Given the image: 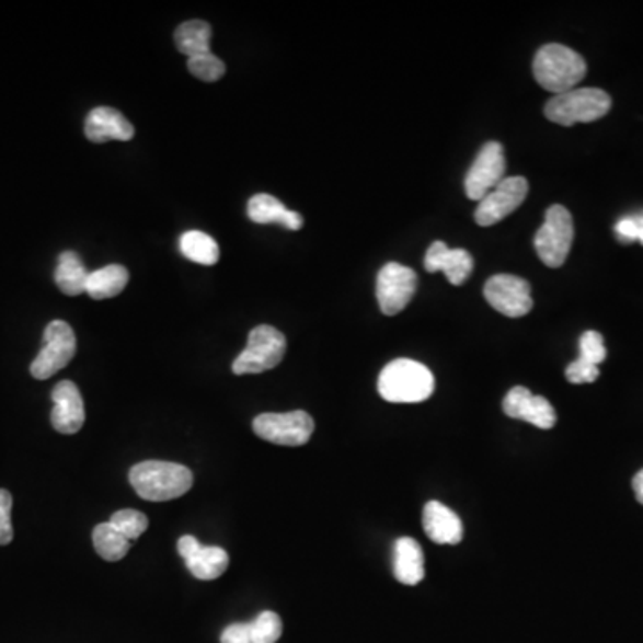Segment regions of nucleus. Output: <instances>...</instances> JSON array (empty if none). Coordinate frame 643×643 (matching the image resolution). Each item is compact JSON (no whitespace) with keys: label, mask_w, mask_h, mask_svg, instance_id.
Instances as JSON below:
<instances>
[{"label":"nucleus","mask_w":643,"mask_h":643,"mask_svg":"<svg viewBox=\"0 0 643 643\" xmlns=\"http://www.w3.org/2000/svg\"><path fill=\"white\" fill-rule=\"evenodd\" d=\"M379 395L393 404L424 402L435 392V376L413 359H395L379 374Z\"/></svg>","instance_id":"nucleus-2"},{"label":"nucleus","mask_w":643,"mask_h":643,"mask_svg":"<svg viewBox=\"0 0 643 643\" xmlns=\"http://www.w3.org/2000/svg\"><path fill=\"white\" fill-rule=\"evenodd\" d=\"M574 242V222L569 209L554 204L547 209L546 222L535 234V249L543 265L560 268L569 257Z\"/></svg>","instance_id":"nucleus-6"},{"label":"nucleus","mask_w":643,"mask_h":643,"mask_svg":"<svg viewBox=\"0 0 643 643\" xmlns=\"http://www.w3.org/2000/svg\"><path fill=\"white\" fill-rule=\"evenodd\" d=\"M129 481L136 494L152 503H165L183 497L194 486L188 467L170 461H143L133 467Z\"/></svg>","instance_id":"nucleus-1"},{"label":"nucleus","mask_w":643,"mask_h":643,"mask_svg":"<svg viewBox=\"0 0 643 643\" xmlns=\"http://www.w3.org/2000/svg\"><path fill=\"white\" fill-rule=\"evenodd\" d=\"M211 36H214V30H211L208 22L188 20V22H184L175 30V47L188 59L203 56V54L211 53V49H209Z\"/></svg>","instance_id":"nucleus-23"},{"label":"nucleus","mask_w":643,"mask_h":643,"mask_svg":"<svg viewBox=\"0 0 643 643\" xmlns=\"http://www.w3.org/2000/svg\"><path fill=\"white\" fill-rule=\"evenodd\" d=\"M611 99L599 88H576L571 92L554 95L546 104V116L560 126L590 124L608 115Z\"/></svg>","instance_id":"nucleus-4"},{"label":"nucleus","mask_w":643,"mask_h":643,"mask_svg":"<svg viewBox=\"0 0 643 643\" xmlns=\"http://www.w3.org/2000/svg\"><path fill=\"white\" fill-rule=\"evenodd\" d=\"M532 73L540 87L561 95L576 90L577 84L585 79L586 61L565 45H546L535 56Z\"/></svg>","instance_id":"nucleus-3"},{"label":"nucleus","mask_w":643,"mask_h":643,"mask_svg":"<svg viewBox=\"0 0 643 643\" xmlns=\"http://www.w3.org/2000/svg\"><path fill=\"white\" fill-rule=\"evenodd\" d=\"M422 524L427 537L440 546H456L463 538V524L452 509L438 501H430L424 508Z\"/></svg>","instance_id":"nucleus-18"},{"label":"nucleus","mask_w":643,"mask_h":643,"mask_svg":"<svg viewBox=\"0 0 643 643\" xmlns=\"http://www.w3.org/2000/svg\"><path fill=\"white\" fill-rule=\"evenodd\" d=\"M181 252L190 262L197 265L211 266L220 257V249L214 237L203 231L184 232L180 240Z\"/></svg>","instance_id":"nucleus-24"},{"label":"nucleus","mask_w":643,"mask_h":643,"mask_svg":"<svg viewBox=\"0 0 643 643\" xmlns=\"http://www.w3.org/2000/svg\"><path fill=\"white\" fill-rule=\"evenodd\" d=\"M393 576L402 585H418L426 576L424 552L413 538H399L393 546Z\"/></svg>","instance_id":"nucleus-19"},{"label":"nucleus","mask_w":643,"mask_h":643,"mask_svg":"<svg viewBox=\"0 0 643 643\" xmlns=\"http://www.w3.org/2000/svg\"><path fill=\"white\" fill-rule=\"evenodd\" d=\"M633 490L639 503L643 504V469L633 478Z\"/></svg>","instance_id":"nucleus-34"},{"label":"nucleus","mask_w":643,"mask_h":643,"mask_svg":"<svg viewBox=\"0 0 643 643\" xmlns=\"http://www.w3.org/2000/svg\"><path fill=\"white\" fill-rule=\"evenodd\" d=\"M504 174H506V158H504L503 146L498 141H489L483 149L479 150L478 158L464 177L467 197L472 200H483L497 184H501Z\"/></svg>","instance_id":"nucleus-12"},{"label":"nucleus","mask_w":643,"mask_h":643,"mask_svg":"<svg viewBox=\"0 0 643 643\" xmlns=\"http://www.w3.org/2000/svg\"><path fill=\"white\" fill-rule=\"evenodd\" d=\"M88 276H90V272L87 271L79 254L73 251H65L64 254H59L54 280L65 296L76 297L87 294Z\"/></svg>","instance_id":"nucleus-21"},{"label":"nucleus","mask_w":643,"mask_h":643,"mask_svg":"<svg viewBox=\"0 0 643 643\" xmlns=\"http://www.w3.org/2000/svg\"><path fill=\"white\" fill-rule=\"evenodd\" d=\"M248 217L256 223H280L291 231H299L305 226L299 214L290 211L279 198L268 194H257L249 200Z\"/></svg>","instance_id":"nucleus-20"},{"label":"nucleus","mask_w":643,"mask_h":643,"mask_svg":"<svg viewBox=\"0 0 643 643\" xmlns=\"http://www.w3.org/2000/svg\"><path fill=\"white\" fill-rule=\"evenodd\" d=\"M252 643H276L283 634V620L274 611H263L249 622Z\"/></svg>","instance_id":"nucleus-26"},{"label":"nucleus","mask_w":643,"mask_h":643,"mask_svg":"<svg viewBox=\"0 0 643 643\" xmlns=\"http://www.w3.org/2000/svg\"><path fill=\"white\" fill-rule=\"evenodd\" d=\"M44 342V347L31 364V376L39 381L53 378L54 374L64 370L72 361L78 348L76 333L64 320H53L45 328Z\"/></svg>","instance_id":"nucleus-8"},{"label":"nucleus","mask_w":643,"mask_h":643,"mask_svg":"<svg viewBox=\"0 0 643 643\" xmlns=\"http://www.w3.org/2000/svg\"><path fill=\"white\" fill-rule=\"evenodd\" d=\"M579 358L599 367L606 359L605 338L597 331H586L579 340Z\"/></svg>","instance_id":"nucleus-29"},{"label":"nucleus","mask_w":643,"mask_h":643,"mask_svg":"<svg viewBox=\"0 0 643 643\" xmlns=\"http://www.w3.org/2000/svg\"><path fill=\"white\" fill-rule=\"evenodd\" d=\"M129 283L126 266L107 265L99 271L90 272L87 280V294L95 300L113 299L120 296Z\"/></svg>","instance_id":"nucleus-22"},{"label":"nucleus","mask_w":643,"mask_h":643,"mask_svg":"<svg viewBox=\"0 0 643 643\" xmlns=\"http://www.w3.org/2000/svg\"><path fill=\"white\" fill-rule=\"evenodd\" d=\"M416 274L401 263H387L378 274L376 296L382 313H401L415 296Z\"/></svg>","instance_id":"nucleus-11"},{"label":"nucleus","mask_w":643,"mask_h":643,"mask_svg":"<svg viewBox=\"0 0 643 643\" xmlns=\"http://www.w3.org/2000/svg\"><path fill=\"white\" fill-rule=\"evenodd\" d=\"M93 547L102 560L120 561L131 549V540L116 531L112 523H102L93 529Z\"/></svg>","instance_id":"nucleus-25"},{"label":"nucleus","mask_w":643,"mask_h":643,"mask_svg":"<svg viewBox=\"0 0 643 643\" xmlns=\"http://www.w3.org/2000/svg\"><path fill=\"white\" fill-rule=\"evenodd\" d=\"M252 429L262 440L276 446L300 447L310 441L314 421L310 413L302 410L290 413H263L254 418Z\"/></svg>","instance_id":"nucleus-7"},{"label":"nucleus","mask_w":643,"mask_h":643,"mask_svg":"<svg viewBox=\"0 0 643 643\" xmlns=\"http://www.w3.org/2000/svg\"><path fill=\"white\" fill-rule=\"evenodd\" d=\"M529 192V183L526 177H504L483 200H479L475 209V222L481 228H489L501 222L512 215L520 204L526 200Z\"/></svg>","instance_id":"nucleus-10"},{"label":"nucleus","mask_w":643,"mask_h":643,"mask_svg":"<svg viewBox=\"0 0 643 643\" xmlns=\"http://www.w3.org/2000/svg\"><path fill=\"white\" fill-rule=\"evenodd\" d=\"M177 551L192 572V576L200 581H214L228 571L229 554L222 547L203 546L197 538L181 537Z\"/></svg>","instance_id":"nucleus-13"},{"label":"nucleus","mask_w":643,"mask_h":643,"mask_svg":"<svg viewBox=\"0 0 643 643\" xmlns=\"http://www.w3.org/2000/svg\"><path fill=\"white\" fill-rule=\"evenodd\" d=\"M54 410L50 422L61 435H76L87 421L84 402L76 382L61 381L53 390Z\"/></svg>","instance_id":"nucleus-15"},{"label":"nucleus","mask_w":643,"mask_h":643,"mask_svg":"<svg viewBox=\"0 0 643 643\" xmlns=\"http://www.w3.org/2000/svg\"><path fill=\"white\" fill-rule=\"evenodd\" d=\"M220 642L252 643L251 628H249V624H231L229 628L223 629L222 636H220Z\"/></svg>","instance_id":"nucleus-33"},{"label":"nucleus","mask_w":643,"mask_h":643,"mask_svg":"<svg viewBox=\"0 0 643 643\" xmlns=\"http://www.w3.org/2000/svg\"><path fill=\"white\" fill-rule=\"evenodd\" d=\"M484 299L498 313L520 319L532 310L531 286L523 277L501 274L490 277L484 285Z\"/></svg>","instance_id":"nucleus-9"},{"label":"nucleus","mask_w":643,"mask_h":643,"mask_svg":"<svg viewBox=\"0 0 643 643\" xmlns=\"http://www.w3.org/2000/svg\"><path fill=\"white\" fill-rule=\"evenodd\" d=\"M84 135L93 143H106V141H129L135 136V127L131 122L115 107H93L88 113L84 122Z\"/></svg>","instance_id":"nucleus-16"},{"label":"nucleus","mask_w":643,"mask_h":643,"mask_svg":"<svg viewBox=\"0 0 643 643\" xmlns=\"http://www.w3.org/2000/svg\"><path fill=\"white\" fill-rule=\"evenodd\" d=\"M11 509H13V497L8 490H0V546H8L13 540Z\"/></svg>","instance_id":"nucleus-32"},{"label":"nucleus","mask_w":643,"mask_h":643,"mask_svg":"<svg viewBox=\"0 0 643 643\" xmlns=\"http://www.w3.org/2000/svg\"><path fill=\"white\" fill-rule=\"evenodd\" d=\"M566 381L572 384H586V382H594L599 378V367L588 364L585 359L577 358L572 361L565 370Z\"/></svg>","instance_id":"nucleus-31"},{"label":"nucleus","mask_w":643,"mask_h":643,"mask_svg":"<svg viewBox=\"0 0 643 643\" xmlns=\"http://www.w3.org/2000/svg\"><path fill=\"white\" fill-rule=\"evenodd\" d=\"M503 410L509 418L524 421L538 429H552L556 412L546 397L532 395L528 388L515 387L504 397Z\"/></svg>","instance_id":"nucleus-14"},{"label":"nucleus","mask_w":643,"mask_h":643,"mask_svg":"<svg viewBox=\"0 0 643 643\" xmlns=\"http://www.w3.org/2000/svg\"><path fill=\"white\" fill-rule=\"evenodd\" d=\"M188 70L192 76L200 79L204 83H215L223 78L226 65L222 59L217 58L214 53L203 54L188 59Z\"/></svg>","instance_id":"nucleus-28"},{"label":"nucleus","mask_w":643,"mask_h":643,"mask_svg":"<svg viewBox=\"0 0 643 643\" xmlns=\"http://www.w3.org/2000/svg\"><path fill=\"white\" fill-rule=\"evenodd\" d=\"M426 271L444 272L450 285H463L474 271V260L464 249H449L446 242H435L427 249L424 260Z\"/></svg>","instance_id":"nucleus-17"},{"label":"nucleus","mask_w":643,"mask_h":643,"mask_svg":"<svg viewBox=\"0 0 643 643\" xmlns=\"http://www.w3.org/2000/svg\"><path fill=\"white\" fill-rule=\"evenodd\" d=\"M615 232L622 242H640L643 245V214L620 218L615 226Z\"/></svg>","instance_id":"nucleus-30"},{"label":"nucleus","mask_w":643,"mask_h":643,"mask_svg":"<svg viewBox=\"0 0 643 643\" xmlns=\"http://www.w3.org/2000/svg\"><path fill=\"white\" fill-rule=\"evenodd\" d=\"M110 523L113 524L116 531H120L131 542L136 538H140L149 528L147 515L136 512V509H118V512L113 513Z\"/></svg>","instance_id":"nucleus-27"},{"label":"nucleus","mask_w":643,"mask_h":643,"mask_svg":"<svg viewBox=\"0 0 643 643\" xmlns=\"http://www.w3.org/2000/svg\"><path fill=\"white\" fill-rule=\"evenodd\" d=\"M285 353V334L272 325H257L249 333L248 347L232 361V372L237 376L266 372L283 361Z\"/></svg>","instance_id":"nucleus-5"}]
</instances>
